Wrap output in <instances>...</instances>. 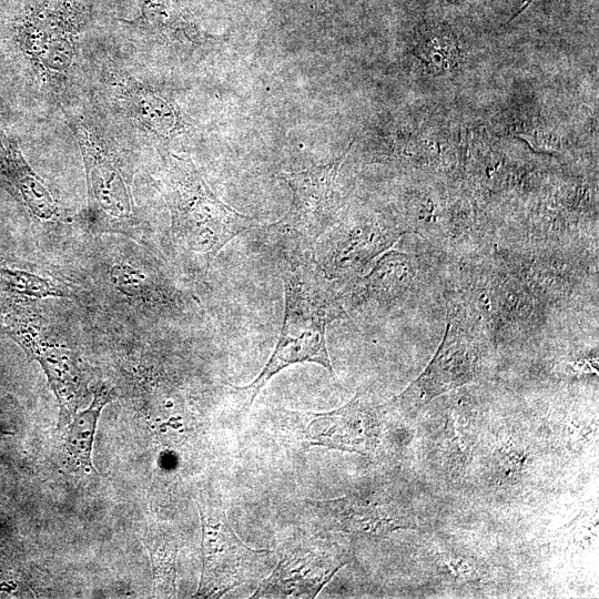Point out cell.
I'll return each mask as SVG.
<instances>
[{"instance_id": "obj_1", "label": "cell", "mask_w": 599, "mask_h": 599, "mask_svg": "<svg viewBox=\"0 0 599 599\" xmlns=\"http://www.w3.org/2000/svg\"><path fill=\"white\" fill-rule=\"evenodd\" d=\"M281 262L285 294L283 324L275 348L257 377L244 387H235L247 405L273 376L291 365L315 363L333 374L326 327L345 315L342 295L311 252Z\"/></svg>"}, {"instance_id": "obj_2", "label": "cell", "mask_w": 599, "mask_h": 599, "mask_svg": "<svg viewBox=\"0 0 599 599\" xmlns=\"http://www.w3.org/2000/svg\"><path fill=\"white\" fill-rule=\"evenodd\" d=\"M163 183L174 238L200 257L206 270L226 244L255 224L254 219L223 203L189 158L170 154Z\"/></svg>"}, {"instance_id": "obj_3", "label": "cell", "mask_w": 599, "mask_h": 599, "mask_svg": "<svg viewBox=\"0 0 599 599\" xmlns=\"http://www.w3.org/2000/svg\"><path fill=\"white\" fill-rule=\"evenodd\" d=\"M90 18L84 0H27L12 24L23 58L44 84L67 82Z\"/></svg>"}, {"instance_id": "obj_4", "label": "cell", "mask_w": 599, "mask_h": 599, "mask_svg": "<svg viewBox=\"0 0 599 599\" xmlns=\"http://www.w3.org/2000/svg\"><path fill=\"white\" fill-rule=\"evenodd\" d=\"M343 159L281 174L293 192V201L288 212L263 233L264 244L281 260L312 253L318 238L341 219L337 176Z\"/></svg>"}, {"instance_id": "obj_5", "label": "cell", "mask_w": 599, "mask_h": 599, "mask_svg": "<svg viewBox=\"0 0 599 599\" xmlns=\"http://www.w3.org/2000/svg\"><path fill=\"white\" fill-rule=\"evenodd\" d=\"M202 526V573L195 598H220L257 579L271 564L273 552L252 549L234 532L221 505L195 499Z\"/></svg>"}, {"instance_id": "obj_6", "label": "cell", "mask_w": 599, "mask_h": 599, "mask_svg": "<svg viewBox=\"0 0 599 599\" xmlns=\"http://www.w3.org/2000/svg\"><path fill=\"white\" fill-rule=\"evenodd\" d=\"M0 333L41 365L59 403L58 428L68 426L87 389L73 352L48 336L43 321L20 304L0 307Z\"/></svg>"}, {"instance_id": "obj_7", "label": "cell", "mask_w": 599, "mask_h": 599, "mask_svg": "<svg viewBox=\"0 0 599 599\" xmlns=\"http://www.w3.org/2000/svg\"><path fill=\"white\" fill-rule=\"evenodd\" d=\"M349 561L348 549L334 537L304 538L286 547L251 598H315Z\"/></svg>"}, {"instance_id": "obj_8", "label": "cell", "mask_w": 599, "mask_h": 599, "mask_svg": "<svg viewBox=\"0 0 599 599\" xmlns=\"http://www.w3.org/2000/svg\"><path fill=\"white\" fill-rule=\"evenodd\" d=\"M397 237L396 230L376 216L349 215L339 219L318 238L312 255L329 280L347 281L361 273Z\"/></svg>"}, {"instance_id": "obj_9", "label": "cell", "mask_w": 599, "mask_h": 599, "mask_svg": "<svg viewBox=\"0 0 599 599\" xmlns=\"http://www.w3.org/2000/svg\"><path fill=\"white\" fill-rule=\"evenodd\" d=\"M71 128L82 155L90 203L109 217L129 219L133 212L132 194L111 142L83 120H73Z\"/></svg>"}, {"instance_id": "obj_10", "label": "cell", "mask_w": 599, "mask_h": 599, "mask_svg": "<svg viewBox=\"0 0 599 599\" xmlns=\"http://www.w3.org/2000/svg\"><path fill=\"white\" fill-rule=\"evenodd\" d=\"M478 363V348L470 338L448 328L426 369L386 405L413 408L427 404L438 395L473 380L477 374Z\"/></svg>"}, {"instance_id": "obj_11", "label": "cell", "mask_w": 599, "mask_h": 599, "mask_svg": "<svg viewBox=\"0 0 599 599\" xmlns=\"http://www.w3.org/2000/svg\"><path fill=\"white\" fill-rule=\"evenodd\" d=\"M317 522L328 531L382 536L416 529V518L399 504L382 498L344 496L311 504Z\"/></svg>"}, {"instance_id": "obj_12", "label": "cell", "mask_w": 599, "mask_h": 599, "mask_svg": "<svg viewBox=\"0 0 599 599\" xmlns=\"http://www.w3.org/2000/svg\"><path fill=\"white\" fill-rule=\"evenodd\" d=\"M302 435L305 444L367 455L377 444L378 428L373 413L365 408L359 395L342 407L326 413H308Z\"/></svg>"}, {"instance_id": "obj_13", "label": "cell", "mask_w": 599, "mask_h": 599, "mask_svg": "<svg viewBox=\"0 0 599 599\" xmlns=\"http://www.w3.org/2000/svg\"><path fill=\"white\" fill-rule=\"evenodd\" d=\"M108 81L128 115L159 138H170L183 126L174 106L154 89L126 71L109 68Z\"/></svg>"}, {"instance_id": "obj_14", "label": "cell", "mask_w": 599, "mask_h": 599, "mask_svg": "<svg viewBox=\"0 0 599 599\" xmlns=\"http://www.w3.org/2000/svg\"><path fill=\"white\" fill-rule=\"evenodd\" d=\"M0 180L21 200L32 216L51 221L58 215L52 193L23 156L17 141L0 131Z\"/></svg>"}, {"instance_id": "obj_15", "label": "cell", "mask_w": 599, "mask_h": 599, "mask_svg": "<svg viewBox=\"0 0 599 599\" xmlns=\"http://www.w3.org/2000/svg\"><path fill=\"white\" fill-rule=\"evenodd\" d=\"M412 278V264L406 254L388 252L356 283L353 301L358 304L373 302L378 305H390L406 293Z\"/></svg>"}, {"instance_id": "obj_16", "label": "cell", "mask_w": 599, "mask_h": 599, "mask_svg": "<svg viewBox=\"0 0 599 599\" xmlns=\"http://www.w3.org/2000/svg\"><path fill=\"white\" fill-rule=\"evenodd\" d=\"M112 399V390L104 386L100 387L94 392L90 406L75 413L67 426L62 464L68 473L84 475L94 470L91 458L94 434L103 407Z\"/></svg>"}, {"instance_id": "obj_17", "label": "cell", "mask_w": 599, "mask_h": 599, "mask_svg": "<svg viewBox=\"0 0 599 599\" xmlns=\"http://www.w3.org/2000/svg\"><path fill=\"white\" fill-rule=\"evenodd\" d=\"M138 17L123 20L130 27L167 38L193 30L179 0H138Z\"/></svg>"}, {"instance_id": "obj_18", "label": "cell", "mask_w": 599, "mask_h": 599, "mask_svg": "<svg viewBox=\"0 0 599 599\" xmlns=\"http://www.w3.org/2000/svg\"><path fill=\"white\" fill-rule=\"evenodd\" d=\"M146 548L153 568V596H175L177 542L167 535L152 534L146 538Z\"/></svg>"}, {"instance_id": "obj_19", "label": "cell", "mask_w": 599, "mask_h": 599, "mask_svg": "<svg viewBox=\"0 0 599 599\" xmlns=\"http://www.w3.org/2000/svg\"><path fill=\"white\" fill-rule=\"evenodd\" d=\"M0 292L14 300H43L67 295L48 278L6 265H0Z\"/></svg>"}, {"instance_id": "obj_20", "label": "cell", "mask_w": 599, "mask_h": 599, "mask_svg": "<svg viewBox=\"0 0 599 599\" xmlns=\"http://www.w3.org/2000/svg\"><path fill=\"white\" fill-rule=\"evenodd\" d=\"M143 274L128 265H118L112 270V281L123 290H134L143 282Z\"/></svg>"}]
</instances>
